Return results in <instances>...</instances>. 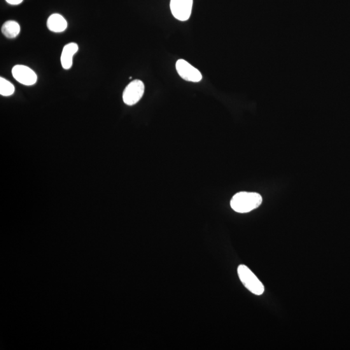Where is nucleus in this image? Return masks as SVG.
Here are the masks:
<instances>
[{"mask_svg": "<svg viewBox=\"0 0 350 350\" xmlns=\"http://www.w3.org/2000/svg\"><path fill=\"white\" fill-rule=\"evenodd\" d=\"M79 47L76 43H69L64 47L62 51L60 61L63 68L69 69L71 68L73 64V57L75 54L78 52Z\"/></svg>", "mask_w": 350, "mask_h": 350, "instance_id": "0eeeda50", "label": "nucleus"}, {"mask_svg": "<svg viewBox=\"0 0 350 350\" xmlns=\"http://www.w3.org/2000/svg\"><path fill=\"white\" fill-rule=\"evenodd\" d=\"M193 0H171L170 8L172 15L180 21L190 18L192 10Z\"/></svg>", "mask_w": 350, "mask_h": 350, "instance_id": "39448f33", "label": "nucleus"}, {"mask_svg": "<svg viewBox=\"0 0 350 350\" xmlns=\"http://www.w3.org/2000/svg\"><path fill=\"white\" fill-rule=\"evenodd\" d=\"M262 200V197L259 193L242 191L233 196L230 201V206L237 213H249L258 208Z\"/></svg>", "mask_w": 350, "mask_h": 350, "instance_id": "f257e3e1", "label": "nucleus"}, {"mask_svg": "<svg viewBox=\"0 0 350 350\" xmlns=\"http://www.w3.org/2000/svg\"><path fill=\"white\" fill-rule=\"evenodd\" d=\"M2 32L8 39H15L19 34L20 26L15 21L9 20L5 22L2 27Z\"/></svg>", "mask_w": 350, "mask_h": 350, "instance_id": "1a4fd4ad", "label": "nucleus"}, {"mask_svg": "<svg viewBox=\"0 0 350 350\" xmlns=\"http://www.w3.org/2000/svg\"><path fill=\"white\" fill-rule=\"evenodd\" d=\"M144 92L145 85L143 82L137 79L132 81L128 84L123 92V102L128 106L136 104L143 97Z\"/></svg>", "mask_w": 350, "mask_h": 350, "instance_id": "7ed1b4c3", "label": "nucleus"}, {"mask_svg": "<svg viewBox=\"0 0 350 350\" xmlns=\"http://www.w3.org/2000/svg\"><path fill=\"white\" fill-rule=\"evenodd\" d=\"M23 1V0H6V2H8V4L15 5V6L20 4Z\"/></svg>", "mask_w": 350, "mask_h": 350, "instance_id": "9b49d317", "label": "nucleus"}, {"mask_svg": "<svg viewBox=\"0 0 350 350\" xmlns=\"http://www.w3.org/2000/svg\"><path fill=\"white\" fill-rule=\"evenodd\" d=\"M15 93V86L6 79L0 78V94L3 96H11Z\"/></svg>", "mask_w": 350, "mask_h": 350, "instance_id": "9d476101", "label": "nucleus"}, {"mask_svg": "<svg viewBox=\"0 0 350 350\" xmlns=\"http://www.w3.org/2000/svg\"><path fill=\"white\" fill-rule=\"evenodd\" d=\"M47 26L51 31L62 32L66 29L67 23L62 15L59 14H53L47 21Z\"/></svg>", "mask_w": 350, "mask_h": 350, "instance_id": "6e6552de", "label": "nucleus"}, {"mask_svg": "<svg viewBox=\"0 0 350 350\" xmlns=\"http://www.w3.org/2000/svg\"><path fill=\"white\" fill-rule=\"evenodd\" d=\"M12 74L18 83L23 85H33L37 81V76L33 70L24 65H16L12 69Z\"/></svg>", "mask_w": 350, "mask_h": 350, "instance_id": "423d86ee", "label": "nucleus"}, {"mask_svg": "<svg viewBox=\"0 0 350 350\" xmlns=\"http://www.w3.org/2000/svg\"><path fill=\"white\" fill-rule=\"evenodd\" d=\"M237 274L242 284L252 293L260 296L264 293V286L246 265H240L237 268Z\"/></svg>", "mask_w": 350, "mask_h": 350, "instance_id": "f03ea898", "label": "nucleus"}, {"mask_svg": "<svg viewBox=\"0 0 350 350\" xmlns=\"http://www.w3.org/2000/svg\"><path fill=\"white\" fill-rule=\"evenodd\" d=\"M176 69L179 76L185 81L198 83L202 80L201 73L185 60H178Z\"/></svg>", "mask_w": 350, "mask_h": 350, "instance_id": "20e7f679", "label": "nucleus"}]
</instances>
